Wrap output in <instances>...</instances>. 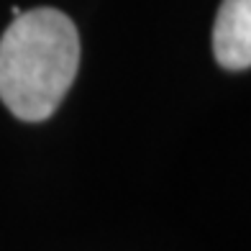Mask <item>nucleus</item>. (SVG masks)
Masks as SVG:
<instances>
[{
	"label": "nucleus",
	"mask_w": 251,
	"mask_h": 251,
	"mask_svg": "<svg viewBox=\"0 0 251 251\" xmlns=\"http://www.w3.org/2000/svg\"><path fill=\"white\" fill-rule=\"evenodd\" d=\"M79 33L56 8L13 18L0 39V100L16 118L39 123L54 116L77 77Z\"/></svg>",
	"instance_id": "obj_1"
},
{
	"label": "nucleus",
	"mask_w": 251,
	"mask_h": 251,
	"mask_svg": "<svg viewBox=\"0 0 251 251\" xmlns=\"http://www.w3.org/2000/svg\"><path fill=\"white\" fill-rule=\"evenodd\" d=\"M213 54L223 70L241 72L251 64V0H223L213 26Z\"/></svg>",
	"instance_id": "obj_2"
}]
</instances>
